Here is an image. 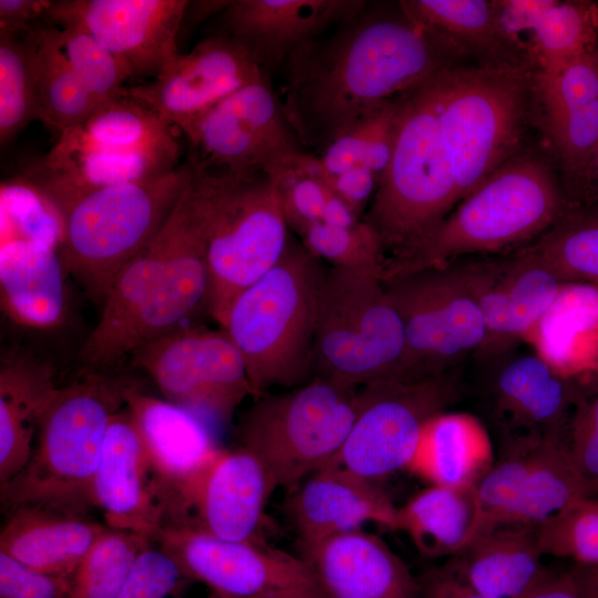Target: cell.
<instances>
[{
  "instance_id": "obj_1",
  "label": "cell",
  "mask_w": 598,
  "mask_h": 598,
  "mask_svg": "<svg viewBox=\"0 0 598 598\" xmlns=\"http://www.w3.org/2000/svg\"><path fill=\"white\" fill-rule=\"evenodd\" d=\"M455 49L402 9L365 7L333 35L289 56L283 112L303 147L321 151L373 110L452 69Z\"/></svg>"
},
{
  "instance_id": "obj_2",
  "label": "cell",
  "mask_w": 598,
  "mask_h": 598,
  "mask_svg": "<svg viewBox=\"0 0 598 598\" xmlns=\"http://www.w3.org/2000/svg\"><path fill=\"white\" fill-rule=\"evenodd\" d=\"M207 231L202 195L190 179L154 239L120 271L78 360L111 371L141 346L177 328L208 293Z\"/></svg>"
},
{
  "instance_id": "obj_3",
  "label": "cell",
  "mask_w": 598,
  "mask_h": 598,
  "mask_svg": "<svg viewBox=\"0 0 598 598\" xmlns=\"http://www.w3.org/2000/svg\"><path fill=\"white\" fill-rule=\"evenodd\" d=\"M127 381L111 371H81L54 389L41 411L28 464L0 485L2 512L41 506L87 515L95 507V472L110 422L125 405Z\"/></svg>"
},
{
  "instance_id": "obj_4",
  "label": "cell",
  "mask_w": 598,
  "mask_h": 598,
  "mask_svg": "<svg viewBox=\"0 0 598 598\" xmlns=\"http://www.w3.org/2000/svg\"><path fill=\"white\" fill-rule=\"evenodd\" d=\"M327 265L288 239L278 261L233 302L224 329L257 396L312 379L318 299Z\"/></svg>"
},
{
  "instance_id": "obj_5",
  "label": "cell",
  "mask_w": 598,
  "mask_h": 598,
  "mask_svg": "<svg viewBox=\"0 0 598 598\" xmlns=\"http://www.w3.org/2000/svg\"><path fill=\"white\" fill-rule=\"evenodd\" d=\"M441 75L405 95L389 165L363 217L379 236L384 266L405 256L458 204L439 124Z\"/></svg>"
},
{
  "instance_id": "obj_6",
  "label": "cell",
  "mask_w": 598,
  "mask_h": 598,
  "mask_svg": "<svg viewBox=\"0 0 598 598\" xmlns=\"http://www.w3.org/2000/svg\"><path fill=\"white\" fill-rule=\"evenodd\" d=\"M192 176V163L135 182L92 190L61 215L65 271L103 303L124 266L162 229Z\"/></svg>"
},
{
  "instance_id": "obj_7",
  "label": "cell",
  "mask_w": 598,
  "mask_h": 598,
  "mask_svg": "<svg viewBox=\"0 0 598 598\" xmlns=\"http://www.w3.org/2000/svg\"><path fill=\"white\" fill-rule=\"evenodd\" d=\"M559 210L560 196L548 168L530 157L509 161L405 256L385 265L382 278L523 243L554 225Z\"/></svg>"
},
{
  "instance_id": "obj_8",
  "label": "cell",
  "mask_w": 598,
  "mask_h": 598,
  "mask_svg": "<svg viewBox=\"0 0 598 598\" xmlns=\"http://www.w3.org/2000/svg\"><path fill=\"white\" fill-rule=\"evenodd\" d=\"M207 231L210 317L224 328L233 302L280 258L289 236L271 177L214 171L189 155Z\"/></svg>"
},
{
  "instance_id": "obj_9",
  "label": "cell",
  "mask_w": 598,
  "mask_h": 598,
  "mask_svg": "<svg viewBox=\"0 0 598 598\" xmlns=\"http://www.w3.org/2000/svg\"><path fill=\"white\" fill-rule=\"evenodd\" d=\"M359 386L313 377L278 393H264L237 424L239 445L264 465L275 488L288 491L334 461L353 425Z\"/></svg>"
},
{
  "instance_id": "obj_10",
  "label": "cell",
  "mask_w": 598,
  "mask_h": 598,
  "mask_svg": "<svg viewBox=\"0 0 598 598\" xmlns=\"http://www.w3.org/2000/svg\"><path fill=\"white\" fill-rule=\"evenodd\" d=\"M405 333L381 278L327 265L319 291L312 378L361 386L405 381Z\"/></svg>"
},
{
  "instance_id": "obj_11",
  "label": "cell",
  "mask_w": 598,
  "mask_h": 598,
  "mask_svg": "<svg viewBox=\"0 0 598 598\" xmlns=\"http://www.w3.org/2000/svg\"><path fill=\"white\" fill-rule=\"evenodd\" d=\"M526 84L514 64L442 73L439 124L458 202L508 162L519 140Z\"/></svg>"
},
{
  "instance_id": "obj_12",
  "label": "cell",
  "mask_w": 598,
  "mask_h": 598,
  "mask_svg": "<svg viewBox=\"0 0 598 598\" xmlns=\"http://www.w3.org/2000/svg\"><path fill=\"white\" fill-rule=\"evenodd\" d=\"M405 333V381L451 372L487 338L465 264L452 261L381 279Z\"/></svg>"
},
{
  "instance_id": "obj_13",
  "label": "cell",
  "mask_w": 598,
  "mask_h": 598,
  "mask_svg": "<svg viewBox=\"0 0 598 598\" xmlns=\"http://www.w3.org/2000/svg\"><path fill=\"white\" fill-rule=\"evenodd\" d=\"M131 357L165 400L194 414L227 421L247 396L257 398L244 358L224 329L181 326Z\"/></svg>"
},
{
  "instance_id": "obj_14",
  "label": "cell",
  "mask_w": 598,
  "mask_h": 598,
  "mask_svg": "<svg viewBox=\"0 0 598 598\" xmlns=\"http://www.w3.org/2000/svg\"><path fill=\"white\" fill-rule=\"evenodd\" d=\"M458 395L451 372L359 386L357 415L334 462L372 482L405 470L425 422L446 411Z\"/></svg>"
},
{
  "instance_id": "obj_15",
  "label": "cell",
  "mask_w": 598,
  "mask_h": 598,
  "mask_svg": "<svg viewBox=\"0 0 598 598\" xmlns=\"http://www.w3.org/2000/svg\"><path fill=\"white\" fill-rule=\"evenodd\" d=\"M153 542L194 580L225 598H326L298 556L266 544L216 537L188 525H168Z\"/></svg>"
},
{
  "instance_id": "obj_16",
  "label": "cell",
  "mask_w": 598,
  "mask_h": 598,
  "mask_svg": "<svg viewBox=\"0 0 598 598\" xmlns=\"http://www.w3.org/2000/svg\"><path fill=\"white\" fill-rule=\"evenodd\" d=\"M182 132L198 162L234 175L268 174L305 153L267 74L224 97Z\"/></svg>"
},
{
  "instance_id": "obj_17",
  "label": "cell",
  "mask_w": 598,
  "mask_h": 598,
  "mask_svg": "<svg viewBox=\"0 0 598 598\" xmlns=\"http://www.w3.org/2000/svg\"><path fill=\"white\" fill-rule=\"evenodd\" d=\"M186 0H58L45 20L78 28L97 40L130 72L156 79L179 56L177 35Z\"/></svg>"
},
{
  "instance_id": "obj_18",
  "label": "cell",
  "mask_w": 598,
  "mask_h": 598,
  "mask_svg": "<svg viewBox=\"0 0 598 598\" xmlns=\"http://www.w3.org/2000/svg\"><path fill=\"white\" fill-rule=\"evenodd\" d=\"M104 524L153 539L168 524L169 504L141 432L124 405L107 427L93 481Z\"/></svg>"
},
{
  "instance_id": "obj_19",
  "label": "cell",
  "mask_w": 598,
  "mask_h": 598,
  "mask_svg": "<svg viewBox=\"0 0 598 598\" xmlns=\"http://www.w3.org/2000/svg\"><path fill=\"white\" fill-rule=\"evenodd\" d=\"M266 73L225 35L196 44L161 75L126 87V95L142 102L168 126L181 131L224 97ZM268 75V74H267Z\"/></svg>"
},
{
  "instance_id": "obj_20",
  "label": "cell",
  "mask_w": 598,
  "mask_h": 598,
  "mask_svg": "<svg viewBox=\"0 0 598 598\" xmlns=\"http://www.w3.org/2000/svg\"><path fill=\"white\" fill-rule=\"evenodd\" d=\"M486 327L478 353L495 359L524 340L555 302L564 281L525 249L509 259L465 262Z\"/></svg>"
},
{
  "instance_id": "obj_21",
  "label": "cell",
  "mask_w": 598,
  "mask_h": 598,
  "mask_svg": "<svg viewBox=\"0 0 598 598\" xmlns=\"http://www.w3.org/2000/svg\"><path fill=\"white\" fill-rule=\"evenodd\" d=\"M124 400L167 495V525L183 524L192 494L220 447L194 413L144 392L131 379Z\"/></svg>"
},
{
  "instance_id": "obj_22",
  "label": "cell",
  "mask_w": 598,
  "mask_h": 598,
  "mask_svg": "<svg viewBox=\"0 0 598 598\" xmlns=\"http://www.w3.org/2000/svg\"><path fill=\"white\" fill-rule=\"evenodd\" d=\"M495 359L499 363L491 381L493 405L516 443L566 440L584 396L576 381L560 375L535 351Z\"/></svg>"
},
{
  "instance_id": "obj_23",
  "label": "cell",
  "mask_w": 598,
  "mask_h": 598,
  "mask_svg": "<svg viewBox=\"0 0 598 598\" xmlns=\"http://www.w3.org/2000/svg\"><path fill=\"white\" fill-rule=\"evenodd\" d=\"M367 7L362 0H235L223 10L225 35L267 72L306 42Z\"/></svg>"
},
{
  "instance_id": "obj_24",
  "label": "cell",
  "mask_w": 598,
  "mask_h": 598,
  "mask_svg": "<svg viewBox=\"0 0 598 598\" xmlns=\"http://www.w3.org/2000/svg\"><path fill=\"white\" fill-rule=\"evenodd\" d=\"M275 486L247 448H220L196 485L184 524L228 540L265 542L267 501Z\"/></svg>"
},
{
  "instance_id": "obj_25",
  "label": "cell",
  "mask_w": 598,
  "mask_h": 598,
  "mask_svg": "<svg viewBox=\"0 0 598 598\" xmlns=\"http://www.w3.org/2000/svg\"><path fill=\"white\" fill-rule=\"evenodd\" d=\"M326 598H419L420 584L378 535L362 529L297 542Z\"/></svg>"
},
{
  "instance_id": "obj_26",
  "label": "cell",
  "mask_w": 598,
  "mask_h": 598,
  "mask_svg": "<svg viewBox=\"0 0 598 598\" xmlns=\"http://www.w3.org/2000/svg\"><path fill=\"white\" fill-rule=\"evenodd\" d=\"M285 506L297 542L362 529L367 523L395 528L396 507L377 482L334 461L289 489Z\"/></svg>"
},
{
  "instance_id": "obj_27",
  "label": "cell",
  "mask_w": 598,
  "mask_h": 598,
  "mask_svg": "<svg viewBox=\"0 0 598 598\" xmlns=\"http://www.w3.org/2000/svg\"><path fill=\"white\" fill-rule=\"evenodd\" d=\"M0 551L35 570L72 577L106 530L87 515L41 506H20L6 514Z\"/></svg>"
},
{
  "instance_id": "obj_28",
  "label": "cell",
  "mask_w": 598,
  "mask_h": 598,
  "mask_svg": "<svg viewBox=\"0 0 598 598\" xmlns=\"http://www.w3.org/2000/svg\"><path fill=\"white\" fill-rule=\"evenodd\" d=\"M64 271L59 251L47 244L21 239L1 243L2 310L23 327H58L66 310Z\"/></svg>"
},
{
  "instance_id": "obj_29",
  "label": "cell",
  "mask_w": 598,
  "mask_h": 598,
  "mask_svg": "<svg viewBox=\"0 0 598 598\" xmlns=\"http://www.w3.org/2000/svg\"><path fill=\"white\" fill-rule=\"evenodd\" d=\"M58 385L54 368L34 354L10 350L0 362V485L28 464L42 409Z\"/></svg>"
},
{
  "instance_id": "obj_30",
  "label": "cell",
  "mask_w": 598,
  "mask_h": 598,
  "mask_svg": "<svg viewBox=\"0 0 598 598\" xmlns=\"http://www.w3.org/2000/svg\"><path fill=\"white\" fill-rule=\"evenodd\" d=\"M494 465L485 425L467 412L442 411L423 425L405 470L430 485L477 484Z\"/></svg>"
},
{
  "instance_id": "obj_31",
  "label": "cell",
  "mask_w": 598,
  "mask_h": 598,
  "mask_svg": "<svg viewBox=\"0 0 598 598\" xmlns=\"http://www.w3.org/2000/svg\"><path fill=\"white\" fill-rule=\"evenodd\" d=\"M534 527L505 525L478 535L451 557L483 598H520L548 570Z\"/></svg>"
},
{
  "instance_id": "obj_32",
  "label": "cell",
  "mask_w": 598,
  "mask_h": 598,
  "mask_svg": "<svg viewBox=\"0 0 598 598\" xmlns=\"http://www.w3.org/2000/svg\"><path fill=\"white\" fill-rule=\"evenodd\" d=\"M560 375L598 372V286L564 282L555 302L526 339Z\"/></svg>"
},
{
  "instance_id": "obj_33",
  "label": "cell",
  "mask_w": 598,
  "mask_h": 598,
  "mask_svg": "<svg viewBox=\"0 0 598 598\" xmlns=\"http://www.w3.org/2000/svg\"><path fill=\"white\" fill-rule=\"evenodd\" d=\"M475 485H430L396 507L395 528L405 533L426 558L455 556L480 534Z\"/></svg>"
},
{
  "instance_id": "obj_34",
  "label": "cell",
  "mask_w": 598,
  "mask_h": 598,
  "mask_svg": "<svg viewBox=\"0 0 598 598\" xmlns=\"http://www.w3.org/2000/svg\"><path fill=\"white\" fill-rule=\"evenodd\" d=\"M50 151L181 153V147L171 126L148 106L125 95L104 103L85 122L62 132Z\"/></svg>"
},
{
  "instance_id": "obj_35",
  "label": "cell",
  "mask_w": 598,
  "mask_h": 598,
  "mask_svg": "<svg viewBox=\"0 0 598 598\" xmlns=\"http://www.w3.org/2000/svg\"><path fill=\"white\" fill-rule=\"evenodd\" d=\"M34 47L38 120L59 132L90 118L104 103L92 96L61 51L56 27L48 21L30 31Z\"/></svg>"
},
{
  "instance_id": "obj_36",
  "label": "cell",
  "mask_w": 598,
  "mask_h": 598,
  "mask_svg": "<svg viewBox=\"0 0 598 598\" xmlns=\"http://www.w3.org/2000/svg\"><path fill=\"white\" fill-rule=\"evenodd\" d=\"M529 466L513 525L535 527L573 504L590 498L565 439L528 443Z\"/></svg>"
},
{
  "instance_id": "obj_37",
  "label": "cell",
  "mask_w": 598,
  "mask_h": 598,
  "mask_svg": "<svg viewBox=\"0 0 598 598\" xmlns=\"http://www.w3.org/2000/svg\"><path fill=\"white\" fill-rule=\"evenodd\" d=\"M408 93L373 110L321 150L317 156L321 168L328 175H336L363 166L377 176L379 183L392 155Z\"/></svg>"
},
{
  "instance_id": "obj_38",
  "label": "cell",
  "mask_w": 598,
  "mask_h": 598,
  "mask_svg": "<svg viewBox=\"0 0 598 598\" xmlns=\"http://www.w3.org/2000/svg\"><path fill=\"white\" fill-rule=\"evenodd\" d=\"M399 3L408 17L457 48L494 50L506 42L497 25L493 1L406 0Z\"/></svg>"
},
{
  "instance_id": "obj_39",
  "label": "cell",
  "mask_w": 598,
  "mask_h": 598,
  "mask_svg": "<svg viewBox=\"0 0 598 598\" xmlns=\"http://www.w3.org/2000/svg\"><path fill=\"white\" fill-rule=\"evenodd\" d=\"M31 31V30H30ZM30 31L0 32V143L38 120L34 47Z\"/></svg>"
},
{
  "instance_id": "obj_40",
  "label": "cell",
  "mask_w": 598,
  "mask_h": 598,
  "mask_svg": "<svg viewBox=\"0 0 598 598\" xmlns=\"http://www.w3.org/2000/svg\"><path fill=\"white\" fill-rule=\"evenodd\" d=\"M542 71L567 64L596 51L598 4L590 1H556L533 32Z\"/></svg>"
},
{
  "instance_id": "obj_41",
  "label": "cell",
  "mask_w": 598,
  "mask_h": 598,
  "mask_svg": "<svg viewBox=\"0 0 598 598\" xmlns=\"http://www.w3.org/2000/svg\"><path fill=\"white\" fill-rule=\"evenodd\" d=\"M524 249L564 282L598 286V214L564 220Z\"/></svg>"
},
{
  "instance_id": "obj_42",
  "label": "cell",
  "mask_w": 598,
  "mask_h": 598,
  "mask_svg": "<svg viewBox=\"0 0 598 598\" xmlns=\"http://www.w3.org/2000/svg\"><path fill=\"white\" fill-rule=\"evenodd\" d=\"M151 540L107 527L72 576L69 598H117L136 556Z\"/></svg>"
},
{
  "instance_id": "obj_43",
  "label": "cell",
  "mask_w": 598,
  "mask_h": 598,
  "mask_svg": "<svg viewBox=\"0 0 598 598\" xmlns=\"http://www.w3.org/2000/svg\"><path fill=\"white\" fill-rule=\"evenodd\" d=\"M271 177L287 226L299 235L322 223L326 208L334 195L320 176L317 156L293 155L271 169Z\"/></svg>"
},
{
  "instance_id": "obj_44",
  "label": "cell",
  "mask_w": 598,
  "mask_h": 598,
  "mask_svg": "<svg viewBox=\"0 0 598 598\" xmlns=\"http://www.w3.org/2000/svg\"><path fill=\"white\" fill-rule=\"evenodd\" d=\"M1 243L31 240L43 243L59 251L63 223L45 195L20 176L1 183Z\"/></svg>"
},
{
  "instance_id": "obj_45",
  "label": "cell",
  "mask_w": 598,
  "mask_h": 598,
  "mask_svg": "<svg viewBox=\"0 0 598 598\" xmlns=\"http://www.w3.org/2000/svg\"><path fill=\"white\" fill-rule=\"evenodd\" d=\"M298 237L312 256L330 267L382 278L385 262L382 245L364 219L349 227L318 223Z\"/></svg>"
},
{
  "instance_id": "obj_46",
  "label": "cell",
  "mask_w": 598,
  "mask_h": 598,
  "mask_svg": "<svg viewBox=\"0 0 598 598\" xmlns=\"http://www.w3.org/2000/svg\"><path fill=\"white\" fill-rule=\"evenodd\" d=\"M56 37L71 69L92 96L106 103L126 95L130 72L97 40L73 27H56Z\"/></svg>"
},
{
  "instance_id": "obj_47",
  "label": "cell",
  "mask_w": 598,
  "mask_h": 598,
  "mask_svg": "<svg viewBox=\"0 0 598 598\" xmlns=\"http://www.w3.org/2000/svg\"><path fill=\"white\" fill-rule=\"evenodd\" d=\"M543 555L598 565V499L585 498L534 527Z\"/></svg>"
},
{
  "instance_id": "obj_48",
  "label": "cell",
  "mask_w": 598,
  "mask_h": 598,
  "mask_svg": "<svg viewBox=\"0 0 598 598\" xmlns=\"http://www.w3.org/2000/svg\"><path fill=\"white\" fill-rule=\"evenodd\" d=\"M516 447L517 451L493 465L476 484L481 511L478 535L513 525L529 466L528 443L516 444Z\"/></svg>"
},
{
  "instance_id": "obj_49",
  "label": "cell",
  "mask_w": 598,
  "mask_h": 598,
  "mask_svg": "<svg viewBox=\"0 0 598 598\" xmlns=\"http://www.w3.org/2000/svg\"><path fill=\"white\" fill-rule=\"evenodd\" d=\"M538 91L547 117L586 106L598 100L596 51L549 71H540Z\"/></svg>"
},
{
  "instance_id": "obj_50",
  "label": "cell",
  "mask_w": 598,
  "mask_h": 598,
  "mask_svg": "<svg viewBox=\"0 0 598 598\" xmlns=\"http://www.w3.org/2000/svg\"><path fill=\"white\" fill-rule=\"evenodd\" d=\"M193 582L176 558L151 540L136 556L117 598H182Z\"/></svg>"
},
{
  "instance_id": "obj_51",
  "label": "cell",
  "mask_w": 598,
  "mask_h": 598,
  "mask_svg": "<svg viewBox=\"0 0 598 598\" xmlns=\"http://www.w3.org/2000/svg\"><path fill=\"white\" fill-rule=\"evenodd\" d=\"M547 124L564 166L573 173H588L598 153V100L547 117Z\"/></svg>"
},
{
  "instance_id": "obj_52",
  "label": "cell",
  "mask_w": 598,
  "mask_h": 598,
  "mask_svg": "<svg viewBox=\"0 0 598 598\" xmlns=\"http://www.w3.org/2000/svg\"><path fill=\"white\" fill-rule=\"evenodd\" d=\"M566 445L589 497L598 499V393L584 395L578 402Z\"/></svg>"
},
{
  "instance_id": "obj_53",
  "label": "cell",
  "mask_w": 598,
  "mask_h": 598,
  "mask_svg": "<svg viewBox=\"0 0 598 598\" xmlns=\"http://www.w3.org/2000/svg\"><path fill=\"white\" fill-rule=\"evenodd\" d=\"M72 577L45 574L0 551V598H69Z\"/></svg>"
},
{
  "instance_id": "obj_54",
  "label": "cell",
  "mask_w": 598,
  "mask_h": 598,
  "mask_svg": "<svg viewBox=\"0 0 598 598\" xmlns=\"http://www.w3.org/2000/svg\"><path fill=\"white\" fill-rule=\"evenodd\" d=\"M556 0L493 1L498 29L506 42H515L523 32L537 28Z\"/></svg>"
},
{
  "instance_id": "obj_55",
  "label": "cell",
  "mask_w": 598,
  "mask_h": 598,
  "mask_svg": "<svg viewBox=\"0 0 598 598\" xmlns=\"http://www.w3.org/2000/svg\"><path fill=\"white\" fill-rule=\"evenodd\" d=\"M320 176L337 196L363 218V212L378 186V178L369 168L354 166L342 173L328 175L320 166Z\"/></svg>"
},
{
  "instance_id": "obj_56",
  "label": "cell",
  "mask_w": 598,
  "mask_h": 598,
  "mask_svg": "<svg viewBox=\"0 0 598 598\" xmlns=\"http://www.w3.org/2000/svg\"><path fill=\"white\" fill-rule=\"evenodd\" d=\"M423 598H483L464 578L451 558L429 571L420 584Z\"/></svg>"
},
{
  "instance_id": "obj_57",
  "label": "cell",
  "mask_w": 598,
  "mask_h": 598,
  "mask_svg": "<svg viewBox=\"0 0 598 598\" xmlns=\"http://www.w3.org/2000/svg\"><path fill=\"white\" fill-rule=\"evenodd\" d=\"M51 1L0 0V32L22 34L45 22Z\"/></svg>"
},
{
  "instance_id": "obj_58",
  "label": "cell",
  "mask_w": 598,
  "mask_h": 598,
  "mask_svg": "<svg viewBox=\"0 0 598 598\" xmlns=\"http://www.w3.org/2000/svg\"><path fill=\"white\" fill-rule=\"evenodd\" d=\"M520 598H587L574 569L561 574L548 573Z\"/></svg>"
},
{
  "instance_id": "obj_59",
  "label": "cell",
  "mask_w": 598,
  "mask_h": 598,
  "mask_svg": "<svg viewBox=\"0 0 598 598\" xmlns=\"http://www.w3.org/2000/svg\"><path fill=\"white\" fill-rule=\"evenodd\" d=\"M574 571L587 598H598V565H578Z\"/></svg>"
},
{
  "instance_id": "obj_60",
  "label": "cell",
  "mask_w": 598,
  "mask_h": 598,
  "mask_svg": "<svg viewBox=\"0 0 598 598\" xmlns=\"http://www.w3.org/2000/svg\"><path fill=\"white\" fill-rule=\"evenodd\" d=\"M588 173L594 177L598 185V153L596 154Z\"/></svg>"
},
{
  "instance_id": "obj_61",
  "label": "cell",
  "mask_w": 598,
  "mask_h": 598,
  "mask_svg": "<svg viewBox=\"0 0 598 598\" xmlns=\"http://www.w3.org/2000/svg\"><path fill=\"white\" fill-rule=\"evenodd\" d=\"M585 380H587V382H588L591 386H594V389H595V390H594V393H598V372L595 373V374H592V375H590V377H588V378L585 379Z\"/></svg>"
},
{
  "instance_id": "obj_62",
  "label": "cell",
  "mask_w": 598,
  "mask_h": 598,
  "mask_svg": "<svg viewBox=\"0 0 598 598\" xmlns=\"http://www.w3.org/2000/svg\"><path fill=\"white\" fill-rule=\"evenodd\" d=\"M209 598H225V597L213 594Z\"/></svg>"
},
{
  "instance_id": "obj_63",
  "label": "cell",
  "mask_w": 598,
  "mask_h": 598,
  "mask_svg": "<svg viewBox=\"0 0 598 598\" xmlns=\"http://www.w3.org/2000/svg\"><path fill=\"white\" fill-rule=\"evenodd\" d=\"M596 54H597V60H598V50L596 51Z\"/></svg>"
}]
</instances>
